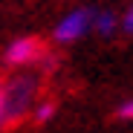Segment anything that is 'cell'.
<instances>
[{
  "label": "cell",
  "mask_w": 133,
  "mask_h": 133,
  "mask_svg": "<svg viewBox=\"0 0 133 133\" xmlns=\"http://www.w3.org/2000/svg\"><path fill=\"white\" fill-rule=\"evenodd\" d=\"M116 116H119V119H124V122H133V98H127V101H122V104H119Z\"/></svg>",
  "instance_id": "obj_6"
},
{
  "label": "cell",
  "mask_w": 133,
  "mask_h": 133,
  "mask_svg": "<svg viewBox=\"0 0 133 133\" xmlns=\"http://www.w3.org/2000/svg\"><path fill=\"white\" fill-rule=\"evenodd\" d=\"M43 55H46V46L38 41V38H32V35H26V38H17V41H12L9 46H6V52H3V61L9 64V66H29V64H35V61H41Z\"/></svg>",
  "instance_id": "obj_3"
},
{
  "label": "cell",
  "mask_w": 133,
  "mask_h": 133,
  "mask_svg": "<svg viewBox=\"0 0 133 133\" xmlns=\"http://www.w3.org/2000/svg\"><path fill=\"white\" fill-rule=\"evenodd\" d=\"M38 93H41L38 72H15L12 78H6V127H15L29 116Z\"/></svg>",
  "instance_id": "obj_1"
},
{
  "label": "cell",
  "mask_w": 133,
  "mask_h": 133,
  "mask_svg": "<svg viewBox=\"0 0 133 133\" xmlns=\"http://www.w3.org/2000/svg\"><path fill=\"white\" fill-rule=\"evenodd\" d=\"M127 35H133V6H127V12L122 15V23H119Z\"/></svg>",
  "instance_id": "obj_8"
},
{
  "label": "cell",
  "mask_w": 133,
  "mask_h": 133,
  "mask_svg": "<svg viewBox=\"0 0 133 133\" xmlns=\"http://www.w3.org/2000/svg\"><path fill=\"white\" fill-rule=\"evenodd\" d=\"M87 29H93V9H72V12H66L61 20H58V26L52 32V38L58 43H72L78 41Z\"/></svg>",
  "instance_id": "obj_2"
},
{
  "label": "cell",
  "mask_w": 133,
  "mask_h": 133,
  "mask_svg": "<svg viewBox=\"0 0 133 133\" xmlns=\"http://www.w3.org/2000/svg\"><path fill=\"white\" fill-rule=\"evenodd\" d=\"M52 116H55V101H41V104H35V113H32V119H35L38 124L49 122Z\"/></svg>",
  "instance_id": "obj_5"
},
{
  "label": "cell",
  "mask_w": 133,
  "mask_h": 133,
  "mask_svg": "<svg viewBox=\"0 0 133 133\" xmlns=\"http://www.w3.org/2000/svg\"><path fill=\"white\" fill-rule=\"evenodd\" d=\"M116 26H119V20H116L113 12H107V9H104V12H93V29H96L98 35H104V38L113 35Z\"/></svg>",
  "instance_id": "obj_4"
},
{
  "label": "cell",
  "mask_w": 133,
  "mask_h": 133,
  "mask_svg": "<svg viewBox=\"0 0 133 133\" xmlns=\"http://www.w3.org/2000/svg\"><path fill=\"white\" fill-rule=\"evenodd\" d=\"M0 127H6V81L0 78Z\"/></svg>",
  "instance_id": "obj_7"
}]
</instances>
